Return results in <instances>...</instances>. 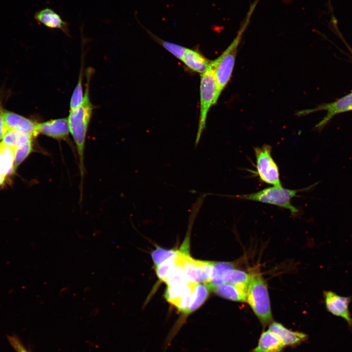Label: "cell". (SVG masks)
I'll return each instance as SVG.
<instances>
[{
  "label": "cell",
  "mask_w": 352,
  "mask_h": 352,
  "mask_svg": "<svg viewBox=\"0 0 352 352\" xmlns=\"http://www.w3.org/2000/svg\"><path fill=\"white\" fill-rule=\"evenodd\" d=\"M90 74L89 73V76ZM89 76L87 77V84L83 102L78 107L70 110L67 117L70 133L75 143L78 154L81 176V195L82 194L83 179L85 172L84 151L86 140L93 109V106L89 98Z\"/></svg>",
  "instance_id": "6da1fadb"
},
{
  "label": "cell",
  "mask_w": 352,
  "mask_h": 352,
  "mask_svg": "<svg viewBox=\"0 0 352 352\" xmlns=\"http://www.w3.org/2000/svg\"><path fill=\"white\" fill-rule=\"evenodd\" d=\"M258 1L250 6L246 16L243 21L235 38L223 53L215 59V78L217 85L216 102L221 92L228 83L235 65L238 46L247 28Z\"/></svg>",
  "instance_id": "7a4b0ae2"
},
{
  "label": "cell",
  "mask_w": 352,
  "mask_h": 352,
  "mask_svg": "<svg viewBox=\"0 0 352 352\" xmlns=\"http://www.w3.org/2000/svg\"><path fill=\"white\" fill-rule=\"evenodd\" d=\"M246 301L263 326L272 323V316L267 285L260 274L251 275Z\"/></svg>",
  "instance_id": "3957f363"
},
{
  "label": "cell",
  "mask_w": 352,
  "mask_h": 352,
  "mask_svg": "<svg viewBox=\"0 0 352 352\" xmlns=\"http://www.w3.org/2000/svg\"><path fill=\"white\" fill-rule=\"evenodd\" d=\"M215 62L211 61L207 68L200 74V114L195 146L197 147L206 127L209 110L217 102V85L215 78Z\"/></svg>",
  "instance_id": "277c9868"
},
{
  "label": "cell",
  "mask_w": 352,
  "mask_h": 352,
  "mask_svg": "<svg viewBox=\"0 0 352 352\" xmlns=\"http://www.w3.org/2000/svg\"><path fill=\"white\" fill-rule=\"evenodd\" d=\"M301 190L288 189L283 187L273 186L255 193L232 197L274 205L289 210L292 214H294L298 212V210L291 204V199Z\"/></svg>",
  "instance_id": "5b68a950"
},
{
  "label": "cell",
  "mask_w": 352,
  "mask_h": 352,
  "mask_svg": "<svg viewBox=\"0 0 352 352\" xmlns=\"http://www.w3.org/2000/svg\"><path fill=\"white\" fill-rule=\"evenodd\" d=\"M258 175L263 182L281 187L279 168L271 155L272 147L267 144L254 148Z\"/></svg>",
  "instance_id": "8992f818"
},
{
  "label": "cell",
  "mask_w": 352,
  "mask_h": 352,
  "mask_svg": "<svg viewBox=\"0 0 352 352\" xmlns=\"http://www.w3.org/2000/svg\"><path fill=\"white\" fill-rule=\"evenodd\" d=\"M188 246L181 247L180 262L189 282L207 283L214 277V262L193 259L188 253Z\"/></svg>",
  "instance_id": "52a82bcc"
},
{
  "label": "cell",
  "mask_w": 352,
  "mask_h": 352,
  "mask_svg": "<svg viewBox=\"0 0 352 352\" xmlns=\"http://www.w3.org/2000/svg\"><path fill=\"white\" fill-rule=\"evenodd\" d=\"M319 110H326V115L315 126L316 130L321 131L335 115L352 110V92L337 100L320 105L312 109L299 111L298 115H305Z\"/></svg>",
  "instance_id": "ba28073f"
},
{
  "label": "cell",
  "mask_w": 352,
  "mask_h": 352,
  "mask_svg": "<svg viewBox=\"0 0 352 352\" xmlns=\"http://www.w3.org/2000/svg\"><path fill=\"white\" fill-rule=\"evenodd\" d=\"M325 307L332 315L344 319L352 330V317L349 310L352 296H343L331 290L323 291Z\"/></svg>",
  "instance_id": "9c48e42d"
},
{
  "label": "cell",
  "mask_w": 352,
  "mask_h": 352,
  "mask_svg": "<svg viewBox=\"0 0 352 352\" xmlns=\"http://www.w3.org/2000/svg\"><path fill=\"white\" fill-rule=\"evenodd\" d=\"M39 134H42L55 140L68 142L70 134L67 118H60L37 124Z\"/></svg>",
  "instance_id": "30bf717a"
},
{
  "label": "cell",
  "mask_w": 352,
  "mask_h": 352,
  "mask_svg": "<svg viewBox=\"0 0 352 352\" xmlns=\"http://www.w3.org/2000/svg\"><path fill=\"white\" fill-rule=\"evenodd\" d=\"M4 124L7 130H16L20 133L30 135L35 137L39 133L37 124L32 120L9 111H1Z\"/></svg>",
  "instance_id": "8fae6325"
},
{
  "label": "cell",
  "mask_w": 352,
  "mask_h": 352,
  "mask_svg": "<svg viewBox=\"0 0 352 352\" xmlns=\"http://www.w3.org/2000/svg\"><path fill=\"white\" fill-rule=\"evenodd\" d=\"M34 19L39 23L48 28L60 29L67 36L70 35L68 23L50 8L46 7L37 11Z\"/></svg>",
  "instance_id": "7c38bea8"
},
{
  "label": "cell",
  "mask_w": 352,
  "mask_h": 352,
  "mask_svg": "<svg viewBox=\"0 0 352 352\" xmlns=\"http://www.w3.org/2000/svg\"><path fill=\"white\" fill-rule=\"evenodd\" d=\"M268 330L277 336L285 346L297 345L308 337L305 333L289 330L277 322L270 324Z\"/></svg>",
  "instance_id": "4fadbf2b"
},
{
  "label": "cell",
  "mask_w": 352,
  "mask_h": 352,
  "mask_svg": "<svg viewBox=\"0 0 352 352\" xmlns=\"http://www.w3.org/2000/svg\"><path fill=\"white\" fill-rule=\"evenodd\" d=\"M284 346L279 338L268 330L262 333L252 352H281Z\"/></svg>",
  "instance_id": "5bb4252c"
},
{
  "label": "cell",
  "mask_w": 352,
  "mask_h": 352,
  "mask_svg": "<svg viewBox=\"0 0 352 352\" xmlns=\"http://www.w3.org/2000/svg\"><path fill=\"white\" fill-rule=\"evenodd\" d=\"M181 61L189 68L200 74L207 68L211 62L199 52L188 48H187Z\"/></svg>",
  "instance_id": "9a60e30c"
},
{
  "label": "cell",
  "mask_w": 352,
  "mask_h": 352,
  "mask_svg": "<svg viewBox=\"0 0 352 352\" xmlns=\"http://www.w3.org/2000/svg\"><path fill=\"white\" fill-rule=\"evenodd\" d=\"M247 290L239 286L229 283H224L216 288L213 291L218 295L233 301H246Z\"/></svg>",
  "instance_id": "2e32d148"
},
{
  "label": "cell",
  "mask_w": 352,
  "mask_h": 352,
  "mask_svg": "<svg viewBox=\"0 0 352 352\" xmlns=\"http://www.w3.org/2000/svg\"><path fill=\"white\" fill-rule=\"evenodd\" d=\"M15 148L0 143V174L4 176L14 171Z\"/></svg>",
  "instance_id": "e0dca14e"
},
{
  "label": "cell",
  "mask_w": 352,
  "mask_h": 352,
  "mask_svg": "<svg viewBox=\"0 0 352 352\" xmlns=\"http://www.w3.org/2000/svg\"><path fill=\"white\" fill-rule=\"evenodd\" d=\"M196 283L189 282L181 286H168L164 297L169 303L176 307L180 299L196 286Z\"/></svg>",
  "instance_id": "ac0fdd59"
},
{
  "label": "cell",
  "mask_w": 352,
  "mask_h": 352,
  "mask_svg": "<svg viewBox=\"0 0 352 352\" xmlns=\"http://www.w3.org/2000/svg\"><path fill=\"white\" fill-rule=\"evenodd\" d=\"M251 275L247 272L234 269L228 271L223 277L225 283H229L247 290Z\"/></svg>",
  "instance_id": "d6986e66"
},
{
  "label": "cell",
  "mask_w": 352,
  "mask_h": 352,
  "mask_svg": "<svg viewBox=\"0 0 352 352\" xmlns=\"http://www.w3.org/2000/svg\"><path fill=\"white\" fill-rule=\"evenodd\" d=\"M164 282L168 286L183 285L189 282L180 262L179 256L178 264L169 273Z\"/></svg>",
  "instance_id": "ffe728a7"
},
{
  "label": "cell",
  "mask_w": 352,
  "mask_h": 352,
  "mask_svg": "<svg viewBox=\"0 0 352 352\" xmlns=\"http://www.w3.org/2000/svg\"><path fill=\"white\" fill-rule=\"evenodd\" d=\"M152 38L156 42L162 45L168 51L175 56L177 59L182 61L187 47L180 45L163 40L159 38L150 31L144 28Z\"/></svg>",
  "instance_id": "44dd1931"
},
{
  "label": "cell",
  "mask_w": 352,
  "mask_h": 352,
  "mask_svg": "<svg viewBox=\"0 0 352 352\" xmlns=\"http://www.w3.org/2000/svg\"><path fill=\"white\" fill-rule=\"evenodd\" d=\"M209 289L205 284H196L191 305L189 308V314L198 309L205 301L209 294Z\"/></svg>",
  "instance_id": "7402d4cb"
},
{
  "label": "cell",
  "mask_w": 352,
  "mask_h": 352,
  "mask_svg": "<svg viewBox=\"0 0 352 352\" xmlns=\"http://www.w3.org/2000/svg\"><path fill=\"white\" fill-rule=\"evenodd\" d=\"M181 252L179 250L166 249L157 247L151 254L152 260L155 266L163 264L166 261L179 255Z\"/></svg>",
  "instance_id": "603a6c76"
},
{
  "label": "cell",
  "mask_w": 352,
  "mask_h": 352,
  "mask_svg": "<svg viewBox=\"0 0 352 352\" xmlns=\"http://www.w3.org/2000/svg\"><path fill=\"white\" fill-rule=\"evenodd\" d=\"M180 254L156 267V275L160 281L164 282L169 273L177 265Z\"/></svg>",
  "instance_id": "cb8c5ba5"
},
{
  "label": "cell",
  "mask_w": 352,
  "mask_h": 352,
  "mask_svg": "<svg viewBox=\"0 0 352 352\" xmlns=\"http://www.w3.org/2000/svg\"><path fill=\"white\" fill-rule=\"evenodd\" d=\"M83 73L80 71L77 84L73 90L70 101V110L78 107L83 102L84 93L83 89Z\"/></svg>",
  "instance_id": "d4e9b609"
},
{
  "label": "cell",
  "mask_w": 352,
  "mask_h": 352,
  "mask_svg": "<svg viewBox=\"0 0 352 352\" xmlns=\"http://www.w3.org/2000/svg\"><path fill=\"white\" fill-rule=\"evenodd\" d=\"M32 149V142L15 148L14 171L31 153Z\"/></svg>",
  "instance_id": "484cf974"
},
{
  "label": "cell",
  "mask_w": 352,
  "mask_h": 352,
  "mask_svg": "<svg viewBox=\"0 0 352 352\" xmlns=\"http://www.w3.org/2000/svg\"><path fill=\"white\" fill-rule=\"evenodd\" d=\"M234 269H235L234 265L231 263L214 262V277L220 276L223 278L228 271Z\"/></svg>",
  "instance_id": "4316f807"
},
{
  "label": "cell",
  "mask_w": 352,
  "mask_h": 352,
  "mask_svg": "<svg viewBox=\"0 0 352 352\" xmlns=\"http://www.w3.org/2000/svg\"><path fill=\"white\" fill-rule=\"evenodd\" d=\"M20 133L16 130H8L2 138V142L9 146L15 148L17 138Z\"/></svg>",
  "instance_id": "83f0119b"
},
{
  "label": "cell",
  "mask_w": 352,
  "mask_h": 352,
  "mask_svg": "<svg viewBox=\"0 0 352 352\" xmlns=\"http://www.w3.org/2000/svg\"><path fill=\"white\" fill-rule=\"evenodd\" d=\"M9 341L17 352H28L19 339L15 336L8 337Z\"/></svg>",
  "instance_id": "f1b7e54d"
},
{
  "label": "cell",
  "mask_w": 352,
  "mask_h": 352,
  "mask_svg": "<svg viewBox=\"0 0 352 352\" xmlns=\"http://www.w3.org/2000/svg\"><path fill=\"white\" fill-rule=\"evenodd\" d=\"M7 130L4 124L2 113L0 111V139L3 138Z\"/></svg>",
  "instance_id": "f546056e"
},
{
  "label": "cell",
  "mask_w": 352,
  "mask_h": 352,
  "mask_svg": "<svg viewBox=\"0 0 352 352\" xmlns=\"http://www.w3.org/2000/svg\"><path fill=\"white\" fill-rule=\"evenodd\" d=\"M5 178V176L0 174V186L3 184Z\"/></svg>",
  "instance_id": "4dcf8cb0"
},
{
  "label": "cell",
  "mask_w": 352,
  "mask_h": 352,
  "mask_svg": "<svg viewBox=\"0 0 352 352\" xmlns=\"http://www.w3.org/2000/svg\"><path fill=\"white\" fill-rule=\"evenodd\" d=\"M347 46H348V48H349V50H350V52L351 53V54H352V49L350 47V46H349L348 45H347Z\"/></svg>",
  "instance_id": "1f68e13d"
}]
</instances>
